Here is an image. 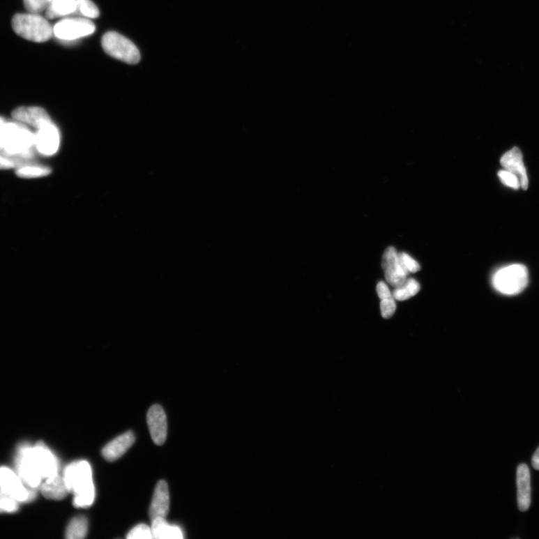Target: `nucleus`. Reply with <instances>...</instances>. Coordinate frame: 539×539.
Instances as JSON below:
<instances>
[{"label":"nucleus","instance_id":"obj_21","mask_svg":"<svg viewBox=\"0 0 539 539\" xmlns=\"http://www.w3.org/2000/svg\"><path fill=\"white\" fill-rule=\"evenodd\" d=\"M88 533V520L85 516H77L71 520L67 527L68 539H83Z\"/></svg>","mask_w":539,"mask_h":539},{"label":"nucleus","instance_id":"obj_18","mask_svg":"<svg viewBox=\"0 0 539 539\" xmlns=\"http://www.w3.org/2000/svg\"><path fill=\"white\" fill-rule=\"evenodd\" d=\"M40 487L44 496L49 500H63L69 493L63 476H61L59 473L48 478L40 485Z\"/></svg>","mask_w":539,"mask_h":539},{"label":"nucleus","instance_id":"obj_28","mask_svg":"<svg viewBox=\"0 0 539 539\" xmlns=\"http://www.w3.org/2000/svg\"><path fill=\"white\" fill-rule=\"evenodd\" d=\"M26 9L29 13L39 14L46 10L50 0H24Z\"/></svg>","mask_w":539,"mask_h":539},{"label":"nucleus","instance_id":"obj_9","mask_svg":"<svg viewBox=\"0 0 539 539\" xmlns=\"http://www.w3.org/2000/svg\"><path fill=\"white\" fill-rule=\"evenodd\" d=\"M382 268L384 271L386 280L394 288L402 286L408 279L410 273L403 266L399 253L393 247L385 250L382 259Z\"/></svg>","mask_w":539,"mask_h":539},{"label":"nucleus","instance_id":"obj_33","mask_svg":"<svg viewBox=\"0 0 539 539\" xmlns=\"http://www.w3.org/2000/svg\"><path fill=\"white\" fill-rule=\"evenodd\" d=\"M52 0H50V2H52Z\"/></svg>","mask_w":539,"mask_h":539},{"label":"nucleus","instance_id":"obj_27","mask_svg":"<svg viewBox=\"0 0 539 539\" xmlns=\"http://www.w3.org/2000/svg\"><path fill=\"white\" fill-rule=\"evenodd\" d=\"M498 176H499L503 184L507 187L512 188L517 190L521 188L519 179L512 172L506 169L501 170L498 172Z\"/></svg>","mask_w":539,"mask_h":539},{"label":"nucleus","instance_id":"obj_22","mask_svg":"<svg viewBox=\"0 0 539 539\" xmlns=\"http://www.w3.org/2000/svg\"><path fill=\"white\" fill-rule=\"evenodd\" d=\"M16 175L22 179H36L47 176L52 169L48 167L40 165L37 162L20 167L16 169Z\"/></svg>","mask_w":539,"mask_h":539},{"label":"nucleus","instance_id":"obj_7","mask_svg":"<svg viewBox=\"0 0 539 539\" xmlns=\"http://www.w3.org/2000/svg\"><path fill=\"white\" fill-rule=\"evenodd\" d=\"M15 464L17 475L28 487L36 489L42 485L44 480L33 460L32 446L24 444L19 447Z\"/></svg>","mask_w":539,"mask_h":539},{"label":"nucleus","instance_id":"obj_32","mask_svg":"<svg viewBox=\"0 0 539 539\" xmlns=\"http://www.w3.org/2000/svg\"><path fill=\"white\" fill-rule=\"evenodd\" d=\"M532 465L536 470L539 471V447L533 455Z\"/></svg>","mask_w":539,"mask_h":539},{"label":"nucleus","instance_id":"obj_29","mask_svg":"<svg viewBox=\"0 0 539 539\" xmlns=\"http://www.w3.org/2000/svg\"><path fill=\"white\" fill-rule=\"evenodd\" d=\"M396 310V303L394 297L382 299L381 301V312L384 319H390Z\"/></svg>","mask_w":539,"mask_h":539},{"label":"nucleus","instance_id":"obj_26","mask_svg":"<svg viewBox=\"0 0 539 539\" xmlns=\"http://www.w3.org/2000/svg\"><path fill=\"white\" fill-rule=\"evenodd\" d=\"M127 538L128 539H151L153 538V536H152L151 527L146 524H140L132 529Z\"/></svg>","mask_w":539,"mask_h":539},{"label":"nucleus","instance_id":"obj_4","mask_svg":"<svg viewBox=\"0 0 539 539\" xmlns=\"http://www.w3.org/2000/svg\"><path fill=\"white\" fill-rule=\"evenodd\" d=\"M492 282L498 291L506 296H515L522 292L527 286V268L520 264L506 266L494 273Z\"/></svg>","mask_w":539,"mask_h":539},{"label":"nucleus","instance_id":"obj_8","mask_svg":"<svg viewBox=\"0 0 539 539\" xmlns=\"http://www.w3.org/2000/svg\"><path fill=\"white\" fill-rule=\"evenodd\" d=\"M0 488L19 503L32 502L37 495L35 488L28 487L17 473L6 466L0 467Z\"/></svg>","mask_w":539,"mask_h":539},{"label":"nucleus","instance_id":"obj_10","mask_svg":"<svg viewBox=\"0 0 539 539\" xmlns=\"http://www.w3.org/2000/svg\"><path fill=\"white\" fill-rule=\"evenodd\" d=\"M35 134L36 149L39 154L52 156L56 153L60 145V135L52 121L40 127Z\"/></svg>","mask_w":539,"mask_h":539},{"label":"nucleus","instance_id":"obj_14","mask_svg":"<svg viewBox=\"0 0 539 539\" xmlns=\"http://www.w3.org/2000/svg\"><path fill=\"white\" fill-rule=\"evenodd\" d=\"M502 167L515 174L519 179L521 188L527 190L529 185L526 170L524 164L523 155L519 149L515 147L506 152L501 160Z\"/></svg>","mask_w":539,"mask_h":539},{"label":"nucleus","instance_id":"obj_15","mask_svg":"<svg viewBox=\"0 0 539 539\" xmlns=\"http://www.w3.org/2000/svg\"><path fill=\"white\" fill-rule=\"evenodd\" d=\"M517 506L521 512H526L531 504V473L526 464L517 469Z\"/></svg>","mask_w":539,"mask_h":539},{"label":"nucleus","instance_id":"obj_6","mask_svg":"<svg viewBox=\"0 0 539 539\" xmlns=\"http://www.w3.org/2000/svg\"><path fill=\"white\" fill-rule=\"evenodd\" d=\"M95 31V24L88 18H65L54 26V36L63 42H74L93 34Z\"/></svg>","mask_w":539,"mask_h":539},{"label":"nucleus","instance_id":"obj_12","mask_svg":"<svg viewBox=\"0 0 539 539\" xmlns=\"http://www.w3.org/2000/svg\"><path fill=\"white\" fill-rule=\"evenodd\" d=\"M147 423L152 440L156 445L164 444L167 436V420L162 407L155 404L147 413Z\"/></svg>","mask_w":539,"mask_h":539},{"label":"nucleus","instance_id":"obj_31","mask_svg":"<svg viewBox=\"0 0 539 539\" xmlns=\"http://www.w3.org/2000/svg\"><path fill=\"white\" fill-rule=\"evenodd\" d=\"M377 292L381 300L393 297L388 287L386 286V284L384 282H380L378 284Z\"/></svg>","mask_w":539,"mask_h":539},{"label":"nucleus","instance_id":"obj_11","mask_svg":"<svg viewBox=\"0 0 539 539\" xmlns=\"http://www.w3.org/2000/svg\"><path fill=\"white\" fill-rule=\"evenodd\" d=\"M32 455L44 480L59 474V464L56 457L43 442H38L32 447Z\"/></svg>","mask_w":539,"mask_h":539},{"label":"nucleus","instance_id":"obj_5","mask_svg":"<svg viewBox=\"0 0 539 539\" xmlns=\"http://www.w3.org/2000/svg\"><path fill=\"white\" fill-rule=\"evenodd\" d=\"M105 52L110 56L128 64H137L141 59L137 46L129 39L116 32L107 33L101 40Z\"/></svg>","mask_w":539,"mask_h":539},{"label":"nucleus","instance_id":"obj_23","mask_svg":"<svg viewBox=\"0 0 539 539\" xmlns=\"http://www.w3.org/2000/svg\"><path fill=\"white\" fill-rule=\"evenodd\" d=\"M420 290V286L418 281L413 279H407L402 286L394 289L393 296L395 300L403 301L415 296Z\"/></svg>","mask_w":539,"mask_h":539},{"label":"nucleus","instance_id":"obj_25","mask_svg":"<svg viewBox=\"0 0 539 539\" xmlns=\"http://www.w3.org/2000/svg\"><path fill=\"white\" fill-rule=\"evenodd\" d=\"M77 12L86 18H97L100 15L99 9L91 0H77Z\"/></svg>","mask_w":539,"mask_h":539},{"label":"nucleus","instance_id":"obj_2","mask_svg":"<svg viewBox=\"0 0 539 539\" xmlns=\"http://www.w3.org/2000/svg\"><path fill=\"white\" fill-rule=\"evenodd\" d=\"M63 478L69 493L75 496L76 508H88L93 504L96 497L93 471L86 461H77L68 464Z\"/></svg>","mask_w":539,"mask_h":539},{"label":"nucleus","instance_id":"obj_20","mask_svg":"<svg viewBox=\"0 0 539 539\" xmlns=\"http://www.w3.org/2000/svg\"><path fill=\"white\" fill-rule=\"evenodd\" d=\"M77 0H52L46 9L49 19L65 17L77 12Z\"/></svg>","mask_w":539,"mask_h":539},{"label":"nucleus","instance_id":"obj_17","mask_svg":"<svg viewBox=\"0 0 539 539\" xmlns=\"http://www.w3.org/2000/svg\"><path fill=\"white\" fill-rule=\"evenodd\" d=\"M135 442V435L133 432L129 431L108 443L103 450V455L107 461H116L133 446Z\"/></svg>","mask_w":539,"mask_h":539},{"label":"nucleus","instance_id":"obj_24","mask_svg":"<svg viewBox=\"0 0 539 539\" xmlns=\"http://www.w3.org/2000/svg\"><path fill=\"white\" fill-rule=\"evenodd\" d=\"M19 510V502L0 488V513H15Z\"/></svg>","mask_w":539,"mask_h":539},{"label":"nucleus","instance_id":"obj_19","mask_svg":"<svg viewBox=\"0 0 539 539\" xmlns=\"http://www.w3.org/2000/svg\"><path fill=\"white\" fill-rule=\"evenodd\" d=\"M151 532L156 539H181L184 538L179 526L170 525L166 517H157L151 521Z\"/></svg>","mask_w":539,"mask_h":539},{"label":"nucleus","instance_id":"obj_1","mask_svg":"<svg viewBox=\"0 0 539 539\" xmlns=\"http://www.w3.org/2000/svg\"><path fill=\"white\" fill-rule=\"evenodd\" d=\"M36 134L15 120L0 117V155L18 168L36 162Z\"/></svg>","mask_w":539,"mask_h":539},{"label":"nucleus","instance_id":"obj_13","mask_svg":"<svg viewBox=\"0 0 539 539\" xmlns=\"http://www.w3.org/2000/svg\"><path fill=\"white\" fill-rule=\"evenodd\" d=\"M13 118L20 123L35 128L36 130L52 121L45 109L38 107H18L13 111Z\"/></svg>","mask_w":539,"mask_h":539},{"label":"nucleus","instance_id":"obj_30","mask_svg":"<svg viewBox=\"0 0 539 539\" xmlns=\"http://www.w3.org/2000/svg\"><path fill=\"white\" fill-rule=\"evenodd\" d=\"M399 257L403 266L409 273H416L420 271V264L415 261L411 257L404 252L399 253Z\"/></svg>","mask_w":539,"mask_h":539},{"label":"nucleus","instance_id":"obj_3","mask_svg":"<svg viewBox=\"0 0 539 539\" xmlns=\"http://www.w3.org/2000/svg\"><path fill=\"white\" fill-rule=\"evenodd\" d=\"M13 27L19 36L34 43H45L54 36V27L38 14L15 15Z\"/></svg>","mask_w":539,"mask_h":539},{"label":"nucleus","instance_id":"obj_16","mask_svg":"<svg viewBox=\"0 0 539 539\" xmlns=\"http://www.w3.org/2000/svg\"><path fill=\"white\" fill-rule=\"evenodd\" d=\"M169 492L167 483L165 480L158 483L149 508L151 520L157 517H166L169 510Z\"/></svg>","mask_w":539,"mask_h":539}]
</instances>
